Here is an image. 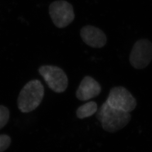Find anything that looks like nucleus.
Returning <instances> with one entry per match:
<instances>
[{
    "label": "nucleus",
    "mask_w": 152,
    "mask_h": 152,
    "mask_svg": "<svg viewBox=\"0 0 152 152\" xmlns=\"http://www.w3.org/2000/svg\"><path fill=\"white\" fill-rule=\"evenodd\" d=\"M38 72L49 88L57 93L64 92L68 87V79L66 73L59 67L54 65L41 66Z\"/></svg>",
    "instance_id": "7ed1b4c3"
},
{
    "label": "nucleus",
    "mask_w": 152,
    "mask_h": 152,
    "mask_svg": "<svg viewBox=\"0 0 152 152\" xmlns=\"http://www.w3.org/2000/svg\"><path fill=\"white\" fill-rule=\"evenodd\" d=\"M44 87L41 81L33 80L23 87L18 98V107L22 113H29L37 108L44 98Z\"/></svg>",
    "instance_id": "f03ea898"
},
{
    "label": "nucleus",
    "mask_w": 152,
    "mask_h": 152,
    "mask_svg": "<svg viewBox=\"0 0 152 152\" xmlns=\"http://www.w3.org/2000/svg\"><path fill=\"white\" fill-rule=\"evenodd\" d=\"M98 105L95 102H89L78 107L76 111L77 117L80 119L89 117L97 112Z\"/></svg>",
    "instance_id": "1a4fd4ad"
},
{
    "label": "nucleus",
    "mask_w": 152,
    "mask_h": 152,
    "mask_svg": "<svg viewBox=\"0 0 152 152\" xmlns=\"http://www.w3.org/2000/svg\"><path fill=\"white\" fill-rule=\"evenodd\" d=\"M82 41L93 48H102L107 42V36L102 30L92 26H86L80 31Z\"/></svg>",
    "instance_id": "0eeeda50"
},
{
    "label": "nucleus",
    "mask_w": 152,
    "mask_h": 152,
    "mask_svg": "<svg viewBox=\"0 0 152 152\" xmlns=\"http://www.w3.org/2000/svg\"><path fill=\"white\" fill-rule=\"evenodd\" d=\"M10 137L7 135H0V152H3L9 147L11 144Z\"/></svg>",
    "instance_id": "9b49d317"
},
{
    "label": "nucleus",
    "mask_w": 152,
    "mask_h": 152,
    "mask_svg": "<svg viewBox=\"0 0 152 152\" xmlns=\"http://www.w3.org/2000/svg\"><path fill=\"white\" fill-rule=\"evenodd\" d=\"M96 118L104 130L114 133L126 126L131 116L130 113L114 108L105 102L98 109Z\"/></svg>",
    "instance_id": "f257e3e1"
},
{
    "label": "nucleus",
    "mask_w": 152,
    "mask_h": 152,
    "mask_svg": "<svg viewBox=\"0 0 152 152\" xmlns=\"http://www.w3.org/2000/svg\"><path fill=\"white\" fill-rule=\"evenodd\" d=\"M106 102L114 108L130 113L136 108V99L123 86L113 87L110 90Z\"/></svg>",
    "instance_id": "39448f33"
},
{
    "label": "nucleus",
    "mask_w": 152,
    "mask_h": 152,
    "mask_svg": "<svg viewBox=\"0 0 152 152\" xmlns=\"http://www.w3.org/2000/svg\"><path fill=\"white\" fill-rule=\"evenodd\" d=\"M152 60V42L147 39L137 41L130 54L131 65L136 69H142L146 68Z\"/></svg>",
    "instance_id": "423d86ee"
},
{
    "label": "nucleus",
    "mask_w": 152,
    "mask_h": 152,
    "mask_svg": "<svg viewBox=\"0 0 152 152\" xmlns=\"http://www.w3.org/2000/svg\"><path fill=\"white\" fill-rule=\"evenodd\" d=\"M10 117L9 110L4 105H0V130L8 122Z\"/></svg>",
    "instance_id": "9d476101"
},
{
    "label": "nucleus",
    "mask_w": 152,
    "mask_h": 152,
    "mask_svg": "<svg viewBox=\"0 0 152 152\" xmlns=\"http://www.w3.org/2000/svg\"><path fill=\"white\" fill-rule=\"evenodd\" d=\"M102 91L100 85L90 76L82 80L76 91V97L81 101H86L98 96Z\"/></svg>",
    "instance_id": "6e6552de"
},
{
    "label": "nucleus",
    "mask_w": 152,
    "mask_h": 152,
    "mask_svg": "<svg viewBox=\"0 0 152 152\" xmlns=\"http://www.w3.org/2000/svg\"><path fill=\"white\" fill-rule=\"evenodd\" d=\"M49 11L54 24L59 28L67 27L75 18L73 6L65 0H58L52 2L49 6Z\"/></svg>",
    "instance_id": "20e7f679"
}]
</instances>
